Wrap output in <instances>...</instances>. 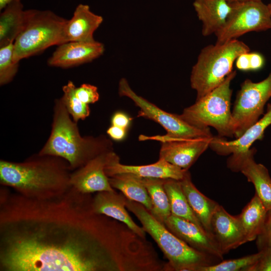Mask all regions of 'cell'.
<instances>
[{
  "label": "cell",
  "instance_id": "cell-12",
  "mask_svg": "<svg viewBox=\"0 0 271 271\" xmlns=\"http://www.w3.org/2000/svg\"><path fill=\"white\" fill-rule=\"evenodd\" d=\"M256 152L253 148L232 154L227 160V167L233 172H240L253 184L255 194L268 210L271 209V177L267 168L254 161Z\"/></svg>",
  "mask_w": 271,
  "mask_h": 271
},
{
  "label": "cell",
  "instance_id": "cell-39",
  "mask_svg": "<svg viewBox=\"0 0 271 271\" xmlns=\"http://www.w3.org/2000/svg\"><path fill=\"white\" fill-rule=\"evenodd\" d=\"M229 4L234 3H243L249 1H260L261 0H226Z\"/></svg>",
  "mask_w": 271,
  "mask_h": 271
},
{
  "label": "cell",
  "instance_id": "cell-8",
  "mask_svg": "<svg viewBox=\"0 0 271 271\" xmlns=\"http://www.w3.org/2000/svg\"><path fill=\"white\" fill-rule=\"evenodd\" d=\"M271 97V72L264 80L254 82L247 79L241 84L232 111L234 137H240L259 120Z\"/></svg>",
  "mask_w": 271,
  "mask_h": 271
},
{
  "label": "cell",
  "instance_id": "cell-28",
  "mask_svg": "<svg viewBox=\"0 0 271 271\" xmlns=\"http://www.w3.org/2000/svg\"><path fill=\"white\" fill-rule=\"evenodd\" d=\"M76 87L72 81H69L62 87L63 95L61 99L73 120L78 123L89 116L90 109L89 104L83 103L77 96Z\"/></svg>",
  "mask_w": 271,
  "mask_h": 271
},
{
  "label": "cell",
  "instance_id": "cell-31",
  "mask_svg": "<svg viewBox=\"0 0 271 271\" xmlns=\"http://www.w3.org/2000/svg\"><path fill=\"white\" fill-rule=\"evenodd\" d=\"M75 93L78 98L85 104H93L99 99L97 87L90 84L84 83L76 87Z\"/></svg>",
  "mask_w": 271,
  "mask_h": 271
},
{
  "label": "cell",
  "instance_id": "cell-2",
  "mask_svg": "<svg viewBox=\"0 0 271 271\" xmlns=\"http://www.w3.org/2000/svg\"><path fill=\"white\" fill-rule=\"evenodd\" d=\"M64 159L39 153L21 162L0 161V184L34 199L60 196L71 187L72 173Z\"/></svg>",
  "mask_w": 271,
  "mask_h": 271
},
{
  "label": "cell",
  "instance_id": "cell-16",
  "mask_svg": "<svg viewBox=\"0 0 271 271\" xmlns=\"http://www.w3.org/2000/svg\"><path fill=\"white\" fill-rule=\"evenodd\" d=\"M211 230L223 255L246 242L237 216L231 215L219 204L212 215Z\"/></svg>",
  "mask_w": 271,
  "mask_h": 271
},
{
  "label": "cell",
  "instance_id": "cell-13",
  "mask_svg": "<svg viewBox=\"0 0 271 271\" xmlns=\"http://www.w3.org/2000/svg\"><path fill=\"white\" fill-rule=\"evenodd\" d=\"M115 152L113 150L102 153L72 172V187L83 194L102 191H115L111 187L105 168Z\"/></svg>",
  "mask_w": 271,
  "mask_h": 271
},
{
  "label": "cell",
  "instance_id": "cell-30",
  "mask_svg": "<svg viewBox=\"0 0 271 271\" xmlns=\"http://www.w3.org/2000/svg\"><path fill=\"white\" fill-rule=\"evenodd\" d=\"M14 43L0 47V84L11 82L18 72L19 63L13 60Z\"/></svg>",
  "mask_w": 271,
  "mask_h": 271
},
{
  "label": "cell",
  "instance_id": "cell-24",
  "mask_svg": "<svg viewBox=\"0 0 271 271\" xmlns=\"http://www.w3.org/2000/svg\"><path fill=\"white\" fill-rule=\"evenodd\" d=\"M267 211L263 203L255 194L237 215L246 242L256 239L263 227Z\"/></svg>",
  "mask_w": 271,
  "mask_h": 271
},
{
  "label": "cell",
  "instance_id": "cell-20",
  "mask_svg": "<svg viewBox=\"0 0 271 271\" xmlns=\"http://www.w3.org/2000/svg\"><path fill=\"white\" fill-rule=\"evenodd\" d=\"M125 198L115 191L99 192L92 200V208L96 214L124 223L134 233L144 237L145 230L133 221L125 209Z\"/></svg>",
  "mask_w": 271,
  "mask_h": 271
},
{
  "label": "cell",
  "instance_id": "cell-1",
  "mask_svg": "<svg viewBox=\"0 0 271 271\" xmlns=\"http://www.w3.org/2000/svg\"><path fill=\"white\" fill-rule=\"evenodd\" d=\"M0 271L109 269L107 238L90 194L39 200L1 189Z\"/></svg>",
  "mask_w": 271,
  "mask_h": 271
},
{
  "label": "cell",
  "instance_id": "cell-38",
  "mask_svg": "<svg viewBox=\"0 0 271 271\" xmlns=\"http://www.w3.org/2000/svg\"><path fill=\"white\" fill-rule=\"evenodd\" d=\"M19 1L21 2V0H0V10H3L7 5L12 2Z\"/></svg>",
  "mask_w": 271,
  "mask_h": 271
},
{
  "label": "cell",
  "instance_id": "cell-15",
  "mask_svg": "<svg viewBox=\"0 0 271 271\" xmlns=\"http://www.w3.org/2000/svg\"><path fill=\"white\" fill-rule=\"evenodd\" d=\"M104 51L103 44L96 41H72L58 45L48 60L50 66L69 68L88 63L98 58Z\"/></svg>",
  "mask_w": 271,
  "mask_h": 271
},
{
  "label": "cell",
  "instance_id": "cell-40",
  "mask_svg": "<svg viewBox=\"0 0 271 271\" xmlns=\"http://www.w3.org/2000/svg\"><path fill=\"white\" fill-rule=\"evenodd\" d=\"M267 7L271 15V3L267 5Z\"/></svg>",
  "mask_w": 271,
  "mask_h": 271
},
{
  "label": "cell",
  "instance_id": "cell-18",
  "mask_svg": "<svg viewBox=\"0 0 271 271\" xmlns=\"http://www.w3.org/2000/svg\"><path fill=\"white\" fill-rule=\"evenodd\" d=\"M271 124V104H267L264 115L249 127L240 137L232 141H228L224 137H213L209 147L217 154L227 156L249 150L256 140H261L265 129Z\"/></svg>",
  "mask_w": 271,
  "mask_h": 271
},
{
  "label": "cell",
  "instance_id": "cell-11",
  "mask_svg": "<svg viewBox=\"0 0 271 271\" xmlns=\"http://www.w3.org/2000/svg\"><path fill=\"white\" fill-rule=\"evenodd\" d=\"M212 137L176 138L167 134L139 137L140 141L155 140L161 143L159 159L188 170L198 158L209 147Z\"/></svg>",
  "mask_w": 271,
  "mask_h": 271
},
{
  "label": "cell",
  "instance_id": "cell-25",
  "mask_svg": "<svg viewBox=\"0 0 271 271\" xmlns=\"http://www.w3.org/2000/svg\"><path fill=\"white\" fill-rule=\"evenodd\" d=\"M113 188L120 190L128 199L144 205L151 211L152 203L141 177L131 173H121L109 177Z\"/></svg>",
  "mask_w": 271,
  "mask_h": 271
},
{
  "label": "cell",
  "instance_id": "cell-19",
  "mask_svg": "<svg viewBox=\"0 0 271 271\" xmlns=\"http://www.w3.org/2000/svg\"><path fill=\"white\" fill-rule=\"evenodd\" d=\"M103 21V18L92 12L88 5L79 4L64 26V43L95 41L93 34Z\"/></svg>",
  "mask_w": 271,
  "mask_h": 271
},
{
  "label": "cell",
  "instance_id": "cell-14",
  "mask_svg": "<svg viewBox=\"0 0 271 271\" xmlns=\"http://www.w3.org/2000/svg\"><path fill=\"white\" fill-rule=\"evenodd\" d=\"M164 225L174 235L195 249L223 260V254L213 236L189 220L171 214Z\"/></svg>",
  "mask_w": 271,
  "mask_h": 271
},
{
  "label": "cell",
  "instance_id": "cell-35",
  "mask_svg": "<svg viewBox=\"0 0 271 271\" xmlns=\"http://www.w3.org/2000/svg\"><path fill=\"white\" fill-rule=\"evenodd\" d=\"M127 131V129L111 125L107 129L106 133L110 139L119 142L124 140L126 137Z\"/></svg>",
  "mask_w": 271,
  "mask_h": 271
},
{
  "label": "cell",
  "instance_id": "cell-7",
  "mask_svg": "<svg viewBox=\"0 0 271 271\" xmlns=\"http://www.w3.org/2000/svg\"><path fill=\"white\" fill-rule=\"evenodd\" d=\"M28 10L27 22L14 42L16 62L64 43V28L67 20L50 10Z\"/></svg>",
  "mask_w": 271,
  "mask_h": 271
},
{
  "label": "cell",
  "instance_id": "cell-4",
  "mask_svg": "<svg viewBox=\"0 0 271 271\" xmlns=\"http://www.w3.org/2000/svg\"><path fill=\"white\" fill-rule=\"evenodd\" d=\"M125 207L140 221L143 229L155 240L175 270L197 271L199 267L221 260L189 246L172 233L142 204L126 198Z\"/></svg>",
  "mask_w": 271,
  "mask_h": 271
},
{
  "label": "cell",
  "instance_id": "cell-33",
  "mask_svg": "<svg viewBox=\"0 0 271 271\" xmlns=\"http://www.w3.org/2000/svg\"><path fill=\"white\" fill-rule=\"evenodd\" d=\"M258 251L261 252L259 259L248 271H271V246Z\"/></svg>",
  "mask_w": 271,
  "mask_h": 271
},
{
  "label": "cell",
  "instance_id": "cell-29",
  "mask_svg": "<svg viewBox=\"0 0 271 271\" xmlns=\"http://www.w3.org/2000/svg\"><path fill=\"white\" fill-rule=\"evenodd\" d=\"M261 252L220 261L210 265L199 267L197 271H248L258 260Z\"/></svg>",
  "mask_w": 271,
  "mask_h": 271
},
{
  "label": "cell",
  "instance_id": "cell-22",
  "mask_svg": "<svg viewBox=\"0 0 271 271\" xmlns=\"http://www.w3.org/2000/svg\"><path fill=\"white\" fill-rule=\"evenodd\" d=\"M180 181L183 192L194 214L204 229L212 235L211 220L219 204L205 196L197 189L192 182L188 170Z\"/></svg>",
  "mask_w": 271,
  "mask_h": 271
},
{
  "label": "cell",
  "instance_id": "cell-26",
  "mask_svg": "<svg viewBox=\"0 0 271 271\" xmlns=\"http://www.w3.org/2000/svg\"><path fill=\"white\" fill-rule=\"evenodd\" d=\"M165 190L168 197L171 214L189 220L202 227L192 211L179 180L165 179Z\"/></svg>",
  "mask_w": 271,
  "mask_h": 271
},
{
  "label": "cell",
  "instance_id": "cell-36",
  "mask_svg": "<svg viewBox=\"0 0 271 271\" xmlns=\"http://www.w3.org/2000/svg\"><path fill=\"white\" fill-rule=\"evenodd\" d=\"M250 70H257L261 69L264 64V59L263 56L257 53H249Z\"/></svg>",
  "mask_w": 271,
  "mask_h": 271
},
{
  "label": "cell",
  "instance_id": "cell-17",
  "mask_svg": "<svg viewBox=\"0 0 271 271\" xmlns=\"http://www.w3.org/2000/svg\"><path fill=\"white\" fill-rule=\"evenodd\" d=\"M187 171L160 159L155 163L146 165H123L119 162V158L115 153L105 168V172L108 177L121 173H131L142 178L172 179L179 181L183 178Z\"/></svg>",
  "mask_w": 271,
  "mask_h": 271
},
{
  "label": "cell",
  "instance_id": "cell-34",
  "mask_svg": "<svg viewBox=\"0 0 271 271\" xmlns=\"http://www.w3.org/2000/svg\"><path fill=\"white\" fill-rule=\"evenodd\" d=\"M132 119L127 113L121 111L114 112L111 117V125L127 129L129 127Z\"/></svg>",
  "mask_w": 271,
  "mask_h": 271
},
{
  "label": "cell",
  "instance_id": "cell-23",
  "mask_svg": "<svg viewBox=\"0 0 271 271\" xmlns=\"http://www.w3.org/2000/svg\"><path fill=\"white\" fill-rule=\"evenodd\" d=\"M21 1L9 4L0 16V47L14 43L24 28L29 10H24Z\"/></svg>",
  "mask_w": 271,
  "mask_h": 271
},
{
  "label": "cell",
  "instance_id": "cell-6",
  "mask_svg": "<svg viewBox=\"0 0 271 271\" xmlns=\"http://www.w3.org/2000/svg\"><path fill=\"white\" fill-rule=\"evenodd\" d=\"M236 74V71H232L219 86L184 108L178 115L179 117L196 128L205 129L211 126L217 130L218 137H233L230 84Z\"/></svg>",
  "mask_w": 271,
  "mask_h": 271
},
{
  "label": "cell",
  "instance_id": "cell-10",
  "mask_svg": "<svg viewBox=\"0 0 271 271\" xmlns=\"http://www.w3.org/2000/svg\"><path fill=\"white\" fill-rule=\"evenodd\" d=\"M118 91L120 96L128 97L140 108L138 117H143L159 123L166 130V134L170 137L181 139L213 137L209 128L194 127L180 118L178 115L164 111L137 94L124 78H122L119 81Z\"/></svg>",
  "mask_w": 271,
  "mask_h": 271
},
{
  "label": "cell",
  "instance_id": "cell-5",
  "mask_svg": "<svg viewBox=\"0 0 271 271\" xmlns=\"http://www.w3.org/2000/svg\"><path fill=\"white\" fill-rule=\"evenodd\" d=\"M249 50L246 44L237 39L204 47L192 68L190 76L191 86L197 93L196 100L222 83L232 72L237 57Z\"/></svg>",
  "mask_w": 271,
  "mask_h": 271
},
{
  "label": "cell",
  "instance_id": "cell-21",
  "mask_svg": "<svg viewBox=\"0 0 271 271\" xmlns=\"http://www.w3.org/2000/svg\"><path fill=\"white\" fill-rule=\"evenodd\" d=\"M193 7L202 22L204 36L215 34L225 25L231 10L226 0H194Z\"/></svg>",
  "mask_w": 271,
  "mask_h": 271
},
{
  "label": "cell",
  "instance_id": "cell-9",
  "mask_svg": "<svg viewBox=\"0 0 271 271\" xmlns=\"http://www.w3.org/2000/svg\"><path fill=\"white\" fill-rule=\"evenodd\" d=\"M231 10L222 28L215 34L216 44H222L250 32L271 29L267 5L260 1L230 4Z\"/></svg>",
  "mask_w": 271,
  "mask_h": 271
},
{
  "label": "cell",
  "instance_id": "cell-37",
  "mask_svg": "<svg viewBox=\"0 0 271 271\" xmlns=\"http://www.w3.org/2000/svg\"><path fill=\"white\" fill-rule=\"evenodd\" d=\"M249 52L240 54L235 60V65L237 68L242 71L250 70Z\"/></svg>",
  "mask_w": 271,
  "mask_h": 271
},
{
  "label": "cell",
  "instance_id": "cell-27",
  "mask_svg": "<svg viewBox=\"0 0 271 271\" xmlns=\"http://www.w3.org/2000/svg\"><path fill=\"white\" fill-rule=\"evenodd\" d=\"M152 203V214L164 224L171 215L168 195L165 190V179L153 178H142Z\"/></svg>",
  "mask_w": 271,
  "mask_h": 271
},
{
  "label": "cell",
  "instance_id": "cell-32",
  "mask_svg": "<svg viewBox=\"0 0 271 271\" xmlns=\"http://www.w3.org/2000/svg\"><path fill=\"white\" fill-rule=\"evenodd\" d=\"M255 240L258 251L271 246V209L267 210L263 227Z\"/></svg>",
  "mask_w": 271,
  "mask_h": 271
},
{
  "label": "cell",
  "instance_id": "cell-3",
  "mask_svg": "<svg viewBox=\"0 0 271 271\" xmlns=\"http://www.w3.org/2000/svg\"><path fill=\"white\" fill-rule=\"evenodd\" d=\"M112 150V143L104 135L82 136L77 123L61 98L55 100L50 134L39 154L64 159L73 171L97 156Z\"/></svg>",
  "mask_w": 271,
  "mask_h": 271
}]
</instances>
